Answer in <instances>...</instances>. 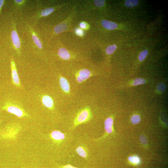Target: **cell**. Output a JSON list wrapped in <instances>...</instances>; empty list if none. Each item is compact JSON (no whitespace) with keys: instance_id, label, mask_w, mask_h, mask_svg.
I'll return each mask as SVG.
<instances>
[{"instance_id":"obj_25","label":"cell","mask_w":168,"mask_h":168,"mask_svg":"<svg viewBox=\"0 0 168 168\" xmlns=\"http://www.w3.org/2000/svg\"><path fill=\"white\" fill-rule=\"evenodd\" d=\"M15 2L16 4H17L18 5H22V4H24L25 1H22V0H15L14 1Z\"/></svg>"},{"instance_id":"obj_5","label":"cell","mask_w":168,"mask_h":168,"mask_svg":"<svg viewBox=\"0 0 168 168\" xmlns=\"http://www.w3.org/2000/svg\"><path fill=\"white\" fill-rule=\"evenodd\" d=\"M12 40L17 52L20 53L21 48L20 40L17 32L15 29L13 30L11 34Z\"/></svg>"},{"instance_id":"obj_10","label":"cell","mask_w":168,"mask_h":168,"mask_svg":"<svg viewBox=\"0 0 168 168\" xmlns=\"http://www.w3.org/2000/svg\"><path fill=\"white\" fill-rule=\"evenodd\" d=\"M101 23L102 26L105 28L109 30L115 29L118 26L116 23L106 20L102 21Z\"/></svg>"},{"instance_id":"obj_29","label":"cell","mask_w":168,"mask_h":168,"mask_svg":"<svg viewBox=\"0 0 168 168\" xmlns=\"http://www.w3.org/2000/svg\"><path fill=\"white\" fill-rule=\"evenodd\" d=\"M62 168H78L73 166L70 164H68L62 167Z\"/></svg>"},{"instance_id":"obj_12","label":"cell","mask_w":168,"mask_h":168,"mask_svg":"<svg viewBox=\"0 0 168 168\" xmlns=\"http://www.w3.org/2000/svg\"><path fill=\"white\" fill-rule=\"evenodd\" d=\"M58 54L59 56L63 60H68L70 57V54L68 51L63 48H61L58 49Z\"/></svg>"},{"instance_id":"obj_15","label":"cell","mask_w":168,"mask_h":168,"mask_svg":"<svg viewBox=\"0 0 168 168\" xmlns=\"http://www.w3.org/2000/svg\"><path fill=\"white\" fill-rule=\"evenodd\" d=\"M139 2L138 0H127L124 2V4L126 7L131 8L137 6Z\"/></svg>"},{"instance_id":"obj_26","label":"cell","mask_w":168,"mask_h":168,"mask_svg":"<svg viewBox=\"0 0 168 168\" xmlns=\"http://www.w3.org/2000/svg\"><path fill=\"white\" fill-rule=\"evenodd\" d=\"M77 34L80 36H82L83 34V32L82 30L80 29H77L76 31Z\"/></svg>"},{"instance_id":"obj_1","label":"cell","mask_w":168,"mask_h":168,"mask_svg":"<svg viewBox=\"0 0 168 168\" xmlns=\"http://www.w3.org/2000/svg\"><path fill=\"white\" fill-rule=\"evenodd\" d=\"M92 117L90 109L86 107L82 109L78 114L74 120L73 129L76 128L79 125L88 121Z\"/></svg>"},{"instance_id":"obj_2","label":"cell","mask_w":168,"mask_h":168,"mask_svg":"<svg viewBox=\"0 0 168 168\" xmlns=\"http://www.w3.org/2000/svg\"><path fill=\"white\" fill-rule=\"evenodd\" d=\"M2 109L19 117H22L27 116L26 113L21 108L10 103H6L3 107Z\"/></svg>"},{"instance_id":"obj_27","label":"cell","mask_w":168,"mask_h":168,"mask_svg":"<svg viewBox=\"0 0 168 168\" xmlns=\"http://www.w3.org/2000/svg\"><path fill=\"white\" fill-rule=\"evenodd\" d=\"M4 0H0V13L2 10L3 6L4 4Z\"/></svg>"},{"instance_id":"obj_21","label":"cell","mask_w":168,"mask_h":168,"mask_svg":"<svg viewBox=\"0 0 168 168\" xmlns=\"http://www.w3.org/2000/svg\"><path fill=\"white\" fill-rule=\"evenodd\" d=\"M128 159L130 161L134 164H138L140 162V158L137 156H130L129 158Z\"/></svg>"},{"instance_id":"obj_23","label":"cell","mask_w":168,"mask_h":168,"mask_svg":"<svg viewBox=\"0 0 168 168\" xmlns=\"http://www.w3.org/2000/svg\"><path fill=\"white\" fill-rule=\"evenodd\" d=\"M140 140L141 143L143 145H146L148 144V140L145 136L141 135L140 137Z\"/></svg>"},{"instance_id":"obj_8","label":"cell","mask_w":168,"mask_h":168,"mask_svg":"<svg viewBox=\"0 0 168 168\" xmlns=\"http://www.w3.org/2000/svg\"><path fill=\"white\" fill-rule=\"evenodd\" d=\"M29 28L34 43L39 49H41L43 48V45L41 41L34 31H33L31 28Z\"/></svg>"},{"instance_id":"obj_18","label":"cell","mask_w":168,"mask_h":168,"mask_svg":"<svg viewBox=\"0 0 168 168\" xmlns=\"http://www.w3.org/2000/svg\"><path fill=\"white\" fill-rule=\"evenodd\" d=\"M141 121L140 116L138 115H133L131 117V121L133 124H137Z\"/></svg>"},{"instance_id":"obj_4","label":"cell","mask_w":168,"mask_h":168,"mask_svg":"<svg viewBox=\"0 0 168 168\" xmlns=\"http://www.w3.org/2000/svg\"><path fill=\"white\" fill-rule=\"evenodd\" d=\"M92 74L88 70L83 69L80 70L76 74V77L79 83L85 81L91 76Z\"/></svg>"},{"instance_id":"obj_9","label":"cell","mask_w":168,"mask_h":168,"mask_svg":"<svg viewBox=\"0 0 168 168\" xmlns=\"http://www.w3.org/2000/svg\"><path fill=\"white\" fill-rule=\"evenodd\" d=\"M113 123V119L111 117L108 118L105 120L104 122L105 128L107 133L110 134L112 132Z\"/></svg>"},{"instance_id":"obj_28","label":"cell","mask_w":168,"mask_h":168,"mask_svg":"<svg viewBox=\"0 0 168 168\" xmlns=\"http://www.w3.org/2000/svg\"><path fill=\"white\" fill-rule=\"evenodd\" d=\"M80 27L82 28H85L86 27V23L84 22H82L80 24Z\"/></svg>"},{"instance_id":"obj_11","label":"cell","mask_w":168,"mask_h":168,"mask_svg":"<svg viewBox=\"0 0 168 168\" xmlns=\"http://www.w3.org/2000/svg\"><path fill=\"white\" fill-rule=\"evenodd\" d=\"M51 137L54 140L57 141H61L64 139V134L61 131L58 130L53 131L51 134Z\"/></svg>"},{"instance_id":"obj_16","label":"cell","mask_w":168,"mask_h":168,"mask_svg":"<svg viewBox=\"0 0 168 168\" xmlns=\"http://www.w3.org/2000/svg\"><path fill=\"white\" fill-rule=\"evenodd\" d=\"M55 9L53 8H46L43 11H42L40 14V16L41 17H44L47 16L51 14L54 10Z\"/></svg>"},{"instance_id":"obj_20","label":"cell","mask_w":168,"mask_h":168,"mask_svg":"<svg viewBox=\"0 0 168 168\" xmlns=\"http://www.w3.org/2000/svg\"><path fill=\"white\" fill-rule=\"evenodd\" d=\"M146 81L144 79L142 78H137L134 80L132 83L134 86H137L142 85L146 83Z\"/></svg>"},{"instance_id":"obj_14","label":"cell","mask_w":168,"mask_h":168,"mask_svg":"<svg viewBox=\"0 0 168 168\" xmlns=\"http://www.w3.org/2000/svg\"><path fill=\"white\" fill-rule=\"evenodd\" d=\"M77 153L81 157L86 158L87 157V154L85 149L82 146H79L76 149Z\"/></svg>"},{"instance_id":"obj_17","label":"cell","mask_w":168,"mask_h":168,"mask_svg":"<svg viewBox=\"0 0 168 168\" xmlns=\"http://www.w3.org/2000/svg\"><path fill=\"white\" fill-rule=\"evenodd\" d=\"M117 48L116 45H111L107 47L106 50V52L108 55H111L113 53Z\"/></svg>"},{"instance_id":"obj_24","label":"cell","mask_w":168,"mask_h":168,"mask_svg":"<svg viewBox=\"0 0 168 168\" xmlns=\"http://www.w3.org/2000/svg\"><path fill=\"white\" fill-rule=\"evenodd\" d=\"M105 2V1H103V0H101V1H94V3L95 5L99 7H103L104 4Z\"/></svg>"},{"instance_id":"obj_19","label":"cell","mask_w":168,"mask_h":168,"mask_svg":"<svg viewBox=\"0 0 168 168\" xmlns=\"http://www.w3.org/2000/svg\"><path fill=\"white\" fill-rule=\"evenodd\" d=\"M148 54V52L147 50H145L139 54V59L140 62L144 61L147 57Z\"/></svg>"},{"instance_id":"obj_22","label":"cell","mask_w":168,"mask_h":168,"mask_svg":"<svg viewBox=\"0 0 168 168\" xmlns=\"http://www.w3.org/2000/svg\"><path fill=\"white\" fill-rule=\"evenodd\" d=\"M157 90L160 92H163L166 89V87L164 84L160 83L158 84L157 86Z\"/></svg>"},{"instance_id":"obj_7","label":"cell","mask_w":168,"mask_h":168,"mask_svg":"<svg viewBox=\"0 0 168 168\" xmlns=\"http://www.w3.org/2000/svg\"><path fill=\"white\" fill-rule=\"evenodd\" d=\"M42 101L46 107L50 109L53 108V101L52 99L50 96L46 95L44 96L42 98Z\"/></svg>"},{"instance_id":"obj_13","label":"cell","mask_w":168,"mask_h":168,"mask_svg":"<svg viewBox=\"0 0 168 168\" xmlns=\"http://www.w3.org/2000/svg\"><path fill=\"white\" fill-rule=\"evenodd\" d=\"M67 28L66 24L64 23H62L57 25L54 28V31L58 34L65 31Z\"/></svg>"},{"instance_id":"obj_6","label":"cell","mask_w":168,"mask_h":168,"mask_svg":"<svg viewBox=\"0 0 168 168\" xmlns=\"http://www.w3.org/2000/svg\"><path fill=\"white\" fill-rule=\"evenodd\" d=\"M60 83L61 87L63 90L66 93L69 94L70 91L69 83L65 78L61 77L60 78Z\"/></svg>"},{"instance_id":"obj_3","label":"cell","mask_w":168,"mask_h":168,"mask_svg":"<svg viewBox=\"0 0 168 168\" xmlns=\"http://www.w3.org/2000/svg\"><path fill=\"white\" fill-rule=\"evenodd\" d=\"M11 67L13 81L14 85L18 88H21V86L20 78L17 71L16 67L14 60L11 58Z\"/></svg>"}]
</instances>
